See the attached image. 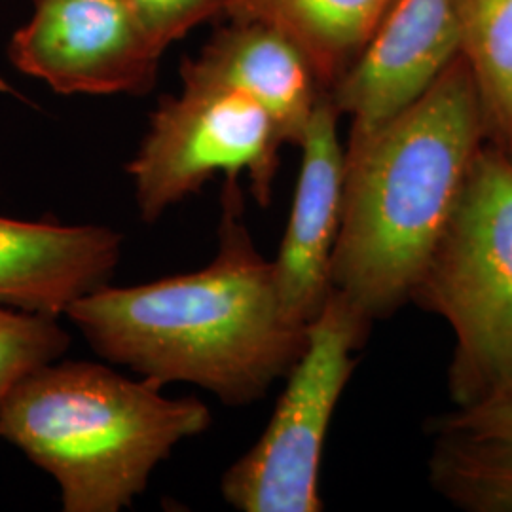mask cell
Returning <instances> with one entry per match:
<instances>
[{
  "instance_id": "obj_1",
  "label": "cell",
  "mask_w": 512,
  "mask_h": 512,
  "mask_svg": "<svg viewBox=\"0 0 512 512\" xmlns=\"http://www.w3.org/2000/svg\"><path fill=\"white\" fill-rule=\"evenodd\" d=\"M65 317L112 365L162 385L202 387L228 406L262 399L308 342V327L281 308L272 260L256 249L241 188L230 181L219 249L205 268L133 287L107 283Z\"/></svg>"
},
{
  "instance_id": "obj_17",
  "label": "cell",
  "mask_w": 512,
  "mask_h": 512,
  "mask_svg": "<svg viewBox=\"0 0 512 512\" xmlns=\"http://www.w3.org/2000/svg\"><path fill=\"white\" fill-rule=\"evenodd\" d=\"M433 431H463L512 439V393L469 408H452V412L435 420Z\"/></svg>"
},
{
  "instance_id": "obj_10",
  "label": "cell",
  "mask_w": 512,
  "mask_h": 512,
  "mask_svg": "<svg viewBox=\"0 0 512 512\" xmlns=\"http://www.w3.org/2000/svg\"><path fill=\"white\" fill-rule=\"evenodd\" d=\"M124 238L99 224L0 215V306L61 317L109 283Z\"/></svg>"
},
{
  "instance_id": "obj_15",
  "label": "cell",
  "mask_w": 512,
  "mask_h": 512,
  "mask_svg": "<svg viewBox=\"0 0 512 512\" xmlns=\"http://www.w3.org/2000/svg\"><path fill=\"white\" fill-rule=\"evenodd\" d=\"M69 346L71 336L54 315L0 306V420L19 382L61 359Z\"/></svg>"
},
{
  "instance_id": "obj_7",
  "label": "cell",
  "mask_w": 512,
  "mask_h": 512,
  "mask_svg": "<svg viewBox=\"0 0 512 512\" xmlns=\"http://www.w3.org/2000/svg\"><path fill=\"white\" fill-rule=\"evenodd\" d=\"M129 0H33L10 63L61 95H141L164 55Z\"/></svg>"
},
{
  "instance_id": "obj_16",
  "label": "cell",
  "mask_w": 512,
  "mask_h": 512,
  "mask_svg": "<svg viewBox=\"0 0 512 512\" xmlns=\"http://www.w3.org/2000/svg\"><path fill=\"white\" fill-rule=\"evenodd\" d=\"M148 33L167 46L205 21L230 12L234 0H129Z\"/></svg>"
},
{
  "instance_id": "obj_2",
  "label": "cell",
  "mask_w": 512,
  "mask_h": 512,
  "mask_svg": "<svg viewBox=\"0 0 512 512\" xmlns=\"http://www.w3.org/2000/svg\"><path fill=\"white\" fill-rule=\"evenodd\" d=\"M486 143L484 112L461 55L410 107L349 135L330 289L372 323L412 302Z\"/></svg>"
},
{
  "instance_id": "obj_14",
  "label": "cell",
  "mask_w": 512,
  "mask_h": 512,
  "mask_svg": "<svg viewBox=\"0 0 512 512\" xmlns=\"http://www.w3.org/2000/svg\"><path fill=\"white\" fill-rule=\"evenodd\" d=\"M429 480L437 494L467 512H512V439L435 431Z\"/></svg>"
},
{
  "instance_id": "obj_12",
  "label": "cell",
  "mask_w": 512,
  "mask_h": 512,
  "mask_svg": "<svg viewBox=\"0 0 512 512\" xmlns=\"http://www.w3.org/2000/svg\"><path fill=\"white\" fill-rule=\"evenodd\" d=\"M393 0H234L228 16L291 38L329 93L365 48Z\"/></svg>"
},
{
  "instance_id": "obj_9",
  "label": "cell",
  "mask_w": 512,
  "mask_h": 512,
  "mask_svg": "<svg viewBox=\"0 0 512 512\" xmlns=\"http://www.w3.org/2000/svg\"><path fill=\"white\" fill-rule=\"evenodd\" d=\"M340 112L325 93L300 141V173L291 215L274 266L275 289L285 315L308 327L330 293V264L340 230L346 145L340 141Z\"/></svg>"
},
{
  "instance_id": "obj_11",
  "label": "cell",
  "mask_w": 512,
  "mask_h": 512,
  "mask_svg": "<svg viewBox=\"0 0 512 512\" xmlns=\"http://www.w3.org/2000/svg\"><path fill=\"white\" fill-rule=\"evenodd\" d=\"M181 76L247 93L270 112L285 145L294 147L325 95L306 54L291 38L258 21L232 19L198 57L184 61Z\"/></svg>"
},
{
  "instance_id": "obj_4",
  "label": "cell",
  "mask_w": 512,
  "mask_h": 512,
  "mask_svg": "<svg viewBox=\"0 0 512 512\" xmlns=\"http://www.w3.org/2000/svg\"><path fill=\"white\" fill-rule=\"evenodd\" d=\"M412 302L454 334V408L512 393V156L480 148Z\"/></svg>"
},
{
  "instance_id": "obj_3",
  "label": "cell",
  "mask_w": 512,
  "mask_h": 512,
  "mask_svg": "<svg viewBox=\"0 0 512 512\" xmlns=\"http://www.w3.org/2000/svg\"><path fill=\"white\" fill-rule=\"evenodd\" d=\"M131 380L109 366L52 361L8 397L0 439L54 478L65 512H120L145 494L156 467L211 427L194 397Z\"/></svg>"
},
{
  "instance_id": "obj_18",
  "label": "cell",
  "mask_w": 512,
  "mask_h": 512,
  "mask_svg": "<svg viewBox=\"0 0 512 512\" xmlns=\"http://www.w3.org/2000/svg\"><path fill=\"white\" fill-rule=\"evenodd\" d=\"M511 156H512V152H511Z\"/></svg>"
},
{
  "instance_id": "obj_6",
  "label": "cell",
  "mask_w": 512,
  "mask_h": 512,
  "mask_svg": "<svg viewBox=\"0 0 512 512\" xmlns=\"http://www.w3.org/2000/svg\"><path fill=\"white\" fill-rule=\"evenodd\" d=\"M285 145L270 112L224 84L183 78V92L165 97L129 162L139 217L156 222L224 173H245L260 207L272 203L279 150Z\"/></svg>"
},
{
  "instance_id": "obj_5",
  "label": "cell",
  "mask_w": 512,
  "mask_h": 512,
  "mask_svg": "<svg viewBox=\"0 0 512 512\" xmlns=\"http://www.w3.org/2000/svg\"><path fill=\"white\" fill-rule=\"evenodd\" d=\"M372 321L330 289L308 325V342L264 433L220 480L224 501L241 512H319V473L330 421L357 366Z\"/></svg>"
},
{
  "instance_id": "obj_13",
  "label": "cell",
  "mask_w": 512,
  "mask_h": 512,
  "mask_svg": "<svg viewBox=\"0 0 512 512\" xmlns=\"http://www.w3.org/2000/svg\"><path fill=\"white\" fill-rule=\"evenodd\" d=\"M461 57L473 76L488 141L512 152V0H458Z\"/></svg>"
},
{
  "instance_id": "obj_8",
  "label": "cell",
  "mask_w": 512,
  "mask_h": 512,
  "mask_svg": "<svg viewBox=\"0 0 512 512\" xmlns=\"http://www.w3.org/2000/svg\"><path fill=\"white\" fill-rule=\"evenodd\" d=\"M459 55L458 0H393L330 99L361 135L418 101Z\"/></svg>"
}]
</instances>
